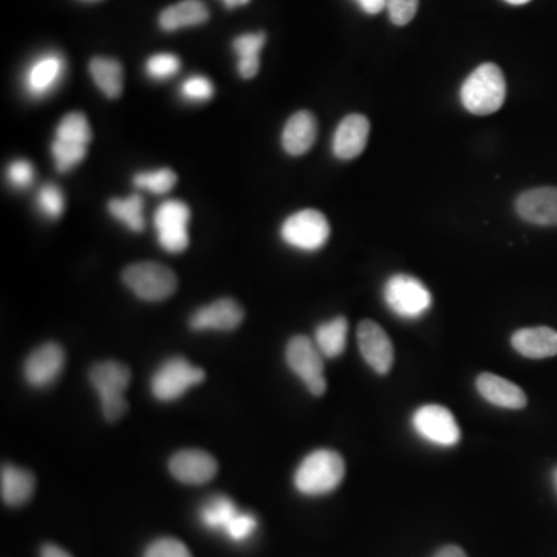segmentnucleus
<instances>
[{
    "mask_svg": "<svg viewBox=\"0 0 557 557\" xmlns=\"http://www.w3.org/2000/svg\"><path fill=\"white\" fill-rule=\"evenodd\" d=\"M182 96L192 103H205L214 96V86L206 76H191L183 83Z\"/></svg>",
    "mask_w": 557,
    "mask_h": 557,
    "instance_id": "2f4dec72",
    "label": "nucleus"
},
{
    "mask_svg": "<svg viewBox=\"0 0 557 557\" xmlns=\"http://www.w3.org/2000/svg\"><path fill=\"white\" fill-rule=\"evenodd\" d=\"M520 219L531 225L557 226V188H536L522 192L516 200Z\"/></svg>",
    "mask_w": 557,
    "mask_h": 557,
    "instance_id": "dca6fc26",
    "label": "nucleus"
},
{
    "mask_svg": "<svg viewBox=\"0 0 557 557\" xmlns=\"http://www.w3.org/2000/svg\"><path fill=\"white\" fill-rule=\"evenodd\" d=\"M420 0H386V10L390 21L398 27H404L415 18Z\"/></svg>",
    "mask_w": 557,
    "mask_h": 557,
    "instance_id": "72a5a7b5",
    "label": "nucleus"
},
{
    "mask_svg": "<svg viewBox=\"0 0 557 557\" xmlns=\"http://www.w3.org/2000/svg\"><path fill=\"white\" fill-rule=\"evenodd\" d=\"M346 463L338 452L318 449L302 460L294 474V486L304 496H324L341 485Z\"/></svg>",
    "mask_w": 557,
    "mask_h": 557,
    "instance_id": "f03ea898",
    "label": "nucleus"
},
{
    "mask_svg": "<svg viewBox=\"0 0 557 557\" xmlns=\"http://www.w3.org/2000/svg\"><path fill=\"white\" fill-rule=\"evenodd\" d=\"M35 475L27 469L14 465L2 466L0 472V491L2 500L10 506H22L35 493Z\"/></svg>",
    "mask_w": 557,
    "mask_h": 557,
    "instance_id": "4be33fe9",
    "label": "nucleus"
},
{
    "mask_svg": "<svg viewBox=\"0 0 557 557\" xmlns=\"http://www.w3.org/2000/svg\"><path fill=\"white\" fill-rule=\"evenodd\" d=\"M355 2L367 14H378L386 8V0H355Z\"/></svg>",
    "mask_w": 557,
    "mask_h": 557,
    "instance_id": "e433bc0d",
    "label": "nucleus"
},
{
    "mask_svg": "<svg viewBox=\"0 0 557 557\" xmlns=\"http://www.w3.org/2000/svg\"><path fill=\"white\" fill-rule=\"evenodd\" d=\"M318 137V123L313 113L299 110L291 115L282 132V147L288 155L299 157L307 154Z\"/></svg>",
    "mask_w": 557,
    "mask_h": 557,
    "instance_id": "6ab92c4d",
    "label": "nucleus"
},
{
    "mask_svg": "<svg viewBox=\"0 0 557 557\" xmlns=\"http://www.w3.org/2000/svg\"><path fill=\"white\" fill-rule=\"evenodd\" d=\"M189 220H191V211L186 203L168 200L158 206L154 216V225L157 229L158 243L163 250L178 254L188 248Z\"/></svg>",
    "mask_w": 557,
    "mask_h": 557,
    "instance_id": "9d476101",
    "label": "nucleus"
},
{
    "mask_svg": "<svg viewBox=\"0 0 557 557\" xmlns=\"http://www.w3.org/2000/svg\"><path fill=\"white\" fill-rule=\"evenodd\" d=\"M267 42L265 33H247L234 39V52L239 56L237 70L243 79H251L259 73L260 52Z\"/></svg>",
    "mask_w": 557,
    "mask_h": 557,
    "instance_id": "b1692460",
    "label": "nucleus"
},
{
    "mask_svg": "<svg viewBox=\"0 0 557 557\" xmlns=\"http://www.w3.org/2000/svg\"><path fill=\"white\" fill-rule=\"evenodd\" d=\"M90 75L96 86L110 100H117L123 93V67L117 59L93 58L89 65Z\"/></svg>",
    "mask_w": 557,
    "mask_h": 557,
    "instance_id": "393cba45",
    "label": "nucleus"
},
{
    "mask_svg": "<svg viewBox=\"0 0 557 557\" xmlns=\"http://www.w3.org/2000/svg\"><path fill=\"white\" fill-rule=\"evenodd\" d=\"M208 19V7L203 4L202 0H183V2H178L161 11L158 22H160L161 30L175 31L180 28L205 24Z\"/></svg>",
    "mask_w": 557,
    "mask_h": 557,
    "instance_id": "5701e85b",
    "label": "nucleus"
},
{
    "mask_svg": "<svg viewBox=\"0 0 557 557\" xmlns=\"http://www.w3.org/2000/svg\"><path fill=\"white\" fill-rule=\"evenodd\" d=\"M370 121L361 113H352L339 123L333 135L332 151L338 160H353L366 149Z\"/></svg>",
    "mask_w": 557,
    "mask_h": 557,
    "instance_id": "f3484780",
    "label": "nucleus"
},
{
    "mask_svg": "<svg viewBox=\"0 0 557 557\" xmlns=\"http://www.w3.org/2000/svg\"><path fill=\"white\" fill-rule=\"evenodd\" d=\"M349 322L344 316L324 322L316 329L315 344L324 358H338L347 346Z\"/></svg>",
    "mask_w": 557,
    "mask_h": 557,
    "instance_id": "a878e982",
    "label": "nucleus"
},
{
    "mask_svg": "<svg viewBox=\"0 0 557 557\" xmlns=\"http://www.w3.org/2000/svg\"><path fill=\"white\" fill-rule=\"evenodd\" d=\"M144 557H192V554L180 540L174 537H163L147 547Z\"/></svg>",
    "mask_w": 557,
    "mask_h": 557,
    "instance_id": "473e14b6",
    "label": "nucleus"
},
{
    "mask_svg": "<svg viewBox=\"0 0 557 557\" xmlns=\"http://www.w3.org/2000/svg\"><path fill=\"white\" fill-rule=\"evenodd\" d=\"M169 471L178 482L203 485L211 482L219 471L216 458L200 449H185L172 455Z\"/></svg>",
    "mask_w": 557,
    "mask_h": 557,
    "instance_id": "4468645a",
    "label": "nucleus"
},
{
    "mask_svg": "<svg viewBox=\"0 0 557 557\" xmlns=\"http://www.w3.org/2000/svg\"><path fill=\"white\" fill-rule=\"evenodd\" d=\"M506 100V81L499 65L485 62L479 65L460 89V101L472 115H491L500 110Z\"/></svg>",
    "mask_w": 557,
    "mask_h": 557,
    "instance_id": "f257e3e1",
    "label": "nucleus"
},
{
    "mask_svg": "<svg viewBox=\"0 0 557 557\" xmlns=\"http://www.w3.org/2000/svg\"><path fill=\"white\" fill-rule=\"evenodd\" d=\"M205 380V372L192 366L188 359L171 358L158 367L152 376L151 387L154 397L160 401H174L182 398L186 390Z\"/></svg>",
    "mask_w": 557,
    "mask_h": 557,
    "instance_id": "1a4fd4ad",
    "label": "nucleus"
},
{
    "mask_svg": "<svg viewBox=\"0 0 557 557\" xmlns=\"http://www.w3.org/2000/svg\"><path fill=\"white\" fill-rule=\"evenodd\" d=\"M239 514L233 500L225 496H216L209 499L200 510V519L203 525L211 530H226L231 520Z\"/></svg>",
    "mask_w": 557,
    "mask_h": 557,
    "instance_id": "bb28decb",
    "label": "nucleus"
},
{
    "mask_svg": "<svg viewBox=\"0 0 557 557\" xmlns=\"http://www.w3.org/2000/svg\"><path fill=\"white\" fill-rule=\"evenodd\" d=\"M8 182L18 189H25L35 180V169L27 160H16L8 166Z\"/></svg>",
    "mask_w": 557,
    "mask_h": 557,
    "instance_id": "c9c22d12",
    "label": "nucleus"
},
{
    "mask_svg": "<svg viewBox=\"0 0 557 557\" xmlns=\"http://www.w3.org/2000/svg\"><path fill=\"white\" fill-rule=\"evenodd\" d=\"M90 141L92 129L83 113L72 112L65 115L56 127L55 141L52 144L56 169L59 172H69L83 163Z\"/></svg>",
    "mask_w": 557,
    "mask_h": 557,
    "instance_id": "20e7f679",
    "label": "nucleus"
},
{
    "mask_svg": "<svg viewBox=\"0 0 557 557\" xmlns=\"http://www.w3.org/2000/svg\"><path fill=\"white\" fill-rule=\"evenodd\" d=\"M412 426L421 438L445 448L457 445L462 437L452 412L448 407L438 404H428L415 411Z\"/></svg>",
    "mask_w": 557,
    "mask_h": 557,
    "instance_id": "9b49d317",
    "label": "nucleus"
},
{
    "mask_svg": "<svg viewBox=\"0 0 557 557\" xmlns=\"http://www.w3.org/2000/svg\"><path fill=\"white\" fill-rule=\"evenodd\" d=\"M477 390L488 403L502 409L519 411L527 406V395L517 384L494 373H482L477 378Z\"/></svg>",
    "mask_w": 557,
    "mask_h": 557,
    "instance_id": "aec40b11",
    "label": "nucleus"
},
{
    "mask_svg": "<svg viewBox=\"0 0 557 557\" xmlns=\"http://www.w3.org/2000/svg\"><path fill=\"white\" fill-rule=\"evenodd\" d=\"M281 237L291 248L301 251H318L330 239V223L316 209H302L285 220Z\"/></svg>",
    "mask_w": 557,
    "mask_h": 557,
    "instance_id": "0eeeda50",
    "label": "nucleus"
},
{
    "mask_svg": "<svg viewBox=\"0 0 557 557\" xmlns=\"http://www.w3.org/2000/svg\"><path fill=\"white\" fill-rule=\"evenodd\" d=\"M41 557H73L72 554L67 553L64 548L58 547L55 544H45L41 548Z\"/></svg>",
    "mask_w": 557,
    "mask_h": 557,
    "instance_id": "4c0bfd02",
    "label": "nucleus"
},
{
    "mask_svg": "<svg viewBox=\"0 0 557 557\" xmlns=\"http://www.w3.org/2000/svg\"><path fill=\"white\" fill-rule=\"evenodd\" d=\"M65 75V61L58 53H45L31 62L24 75V89L35 100L55 92Z\"/></svg>",
    "mask_w": 557,
    "mask_h": 557,
    "instance_id": "ddd939ff",
    "label": "nucleus"
},
{
    "mask_svg": "<svg viewBox=\"0 0 557 557\" xmlns=\"http://www.w3.org/2000/svg\"><path fill=\"white\" fill-rule=\"evenodd\" d=\"M511 344L525 358H551L557 355V332L550 327L517 330L511 338Z\"/></svg>",
    "mask_w": 557,
    "mask_h": 557,
    "instance_id": "412c9836",
    "label": "nucleus"
},
{
    "mask_svg": "<svg viewBox=\"0 0 557 557\" xmlns=\"http://www.w3.org/2000/svg\"><path fill=\"white\" fill-rule=\"evenodd\" d=\"M250 0H223L226 8L233 10V8L242 7V5H247Z\"/></svg>",
    "mask_w": 557,
    "mask_h": 557,
    "instance_id": "ea45409f",
    "label": "nucleus"
},
{
    "mask_svg": "<svg viewBox=\"0 0 557 557\" xmlns=\"http://www.w3.org/2000/svg\"><path fill=\"white\" fill-rule=\"evenodd\" d=\"M65 364V353L56 342H48L38 347L28 356L24 364V376L33 387L50 386L61 375Z\"/></svg>",
    "mask_w": 557,
    "mask_h": 557,
    "instance_id": "2eb2a0df",
    "label": "nucleus"
},
{
    "mask_svg": "<svg viewBox=\"0 0 557 557\" xmlns=\"http://www.w3.org/2000/svg\"><path fill=\"white\" fill-rule=\"evenodd\" d=\"M287 363L294 375L301 378L310 393L321 397L327 390V380L324 375V361L315 342L307 336H294L287 346Z\"/></svg>",
    "mask_w": 557,
    "mask_h": 557,
    "instance_id": "6e6552de",
    "label": "nucleus"
},
{
    "mask_svg": "<svg viewBox=\"0 0 557 557\" xmlns=\"http://www.w3.org/2000/svg\"><path fill=\"white\" fill-rule=\"evenodd\" d=\"M132 380V373L126 364L118 361H104L95 364L90 370V383L100 395L104 417L109 421H118L127 412L124 392Z\"/></svg>",
    "mask_w": 557,
    "mask_h": 557,
    "instance_id": "7ed1b4c3",
    "label": "nucleus"
},
{
    "mask_svg": "<svg viewBox=\"0 0 557 557\" xmlns=\"http://www.w3.org/2000/svg\"><path fill=\"white\" fill-rule=\"evenodd\" d=\"M243 308L234 299H219L211 305L199 308L191 318V327L200 330H220L231 332L242 324Z\"/></svg>",
    "mask_w": 557,
    "mask_h": 557,
    "instance_id": "a211bd4d",
    "label": "nucleus"
},
{
    "mask_svg": "<svg viewBox=\"0 0 557 557\" xmlns=\"http://www.w3.org/2000/svg\"><path fill=\"white\" fill-rule=\"evenodd\" d=\"M553 480H554V486H556V491H557V468L554 469Z\"/></svg>",
    "mask_w": 557,
    "mask_h": 557,
    "instance_id": "79ce46f5",
    "label": "nucleus"
},
{
    "mask_svg": "<svg viewBox=\"0 0 557 557\" xmlns=\"http://www.w3.org/2000/svg\"><path fill=\"white\" fill-rule=\"evenodd\" d=\"M143 208V197L137 194L130 195L127 199H112L109 202L110 214L135 233H141L144 229Z\"/></svg>",
    "mask_w": 557,
    "mask_h": 557,
    "instance_id": "cd10ccee",
    "label": "nucleus"
},
{
    "mask_svg": "<svg viewBox=\"0 0 557 557\" xmlns=\"http://www.w3.org/2000/svg\"><path fill=\"white\" fill-rule=\"evenodd\" d=\"M384 301L400 318L417 319L431 308L432 294L417 277L395 274L386 282Z\"/></svg>",
    "mask_w": 557,
    "mask_h": 557,
    "instance_id": "423d86ee",
    "label": "nucleus"
},
{
    "mask_svg": "<svg viewBox=\"0 0 557 557\" xmlns=\"http://www.w3.org/2000/svg\"><path fill=\"white\" fill-rule=\"evenodd\" d=\"M505 2L510 5H525L531 2V0H505Z\"/></svg>",
    "mask_w": 557,
    "mask_h": 557,
    "instance_id": "a19ab883",
    "label": "nucleus"
},
{
    "mask_svg": "<svg viewBox=\"0 0 557 557\" xmlns=\"http://www.w3.org/2000/svg\"><path fill=\"white\" fill-rule=\"evenodd\" d=\"M359 352L364 361L380 375H386L393 366V344L381 325L366 319L358 325Z\"/></svg>",
    "mask_w": 557,
    "mask_h": 557,
    "instance_id": "f8f14e48",
    "label": "nucleus"
},
{
    "mask_svg": "<svg viewBox=\"0 0 557 557\" xmlns=\"http://www.w3.org/2000/svg\"><path fill=\"white\" fill-rule=\"evenodd\" d=\"M177 183V174L172 169H158V171L140 172L135 175L134 185L138 189H146L152 194H168Z\"/></svg>",
    "mask_w": 557,
    "mask_h": 557,
    "instance_id": "c85d7f7f",
    "label": "nucleus"
},
{
    "mask_svg": "<svg viewBox=\"0 0 557 557\" xmlns=\"http://www.w3.org/2000/svg\"><path fill=\"white\" fill-rule=\"evenodd\" d=\"M434 557H468L462 548L457 547V545H448V547H443L435 553Z\"/></svg>",
    "mask_w": 557,
    "mask_h": 557,
    "instance_id": "58836bf2",
    "label": "nucleus"
},
{
    "mask_svg": "<svg viewBox=\"0 0 557 557\" xmlns=\"http://www.w3.org/2000/svg\"><path fill=\"white\" fill-rule=\"evenodd\" d=\"M256 528L257 520L253 514L239 513L226 527L225 533L234 542H242V540H247L256 531Z\"/></svg>",
    "mask_w": 557,
    "mask_h": 557,
    "instance_id": "f704fd0d",
    "label": "nucleus"
},
{
    "mask_svg": "<svg viewBox=\"0 0 557 557\" xmlns=\"http://www.w3.org/2000/svg\"><path fill=\"white\" fill-rule=\"evenodd\" d=\"M182 67V62L171 53H160V55L151 56L146 62V73L152 79L157 81H165L177 75L178 70Z\"/></svg>",
    "mask_w": 557,
    "mask_h": 557,
    "instance_id": "c756f323",
    "label": "nucleus"
},
{
    "mask_svg": "<svg viewBox=\"0 0 557 557\" xmlns=\"http://www.w3.org/2000/svg\"><path fill=\"white\" fill-rule=\"evenodd\" d=\"M123 281L135 296L147 302L171 298L177 290V276L171 268L155 262H140L124 270Z\"/></svg>",
    "mask_w": 557,
    "mask_h": 557,
    "instance_id": "39448f33",
    "label": "nucleus"
},
{
    "mask_svg": "<svg viewBox=\"0 0 557 557\" xmlns=\"http://www.w3.org/2000/svg\"><path fill=\"white\" fill-rule=\"evenodd\" d=\"M38 206L48 219H58L65 208L64 194L58 186L47 183L39 189Z\"/></svg>",
    "mask_w": 557,
    "mask_h": 557,
    "instance_id": "7c9ffc66",
    "label": "nucleus"
}]
</instances>
